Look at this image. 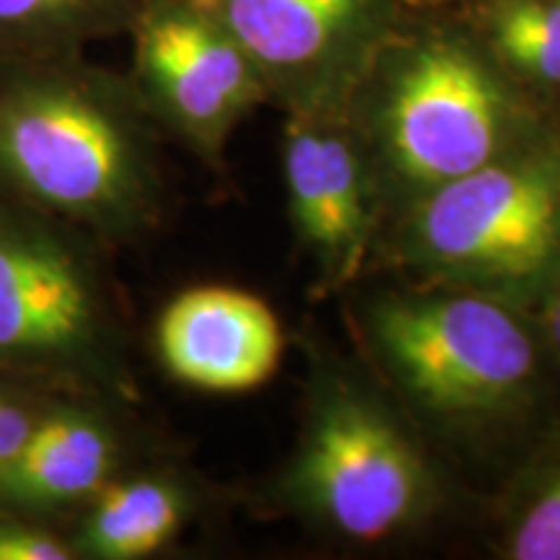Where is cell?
Wrapping results in <instances>:
<instances>
[{"label":"cell","instance_id":"obj_17","mask_svg":"<svg viewBox=\"0 0 560 560\" xmlns=\"http://www.w3.org/2000/svg\"><path fill=\"white\" fill-rule=\"evenodd\" d=\"M0 560H75L66 527L0 503Z\"/></svg>","mask_w":560,"mask_h":560},{"label":"cell","instance_id":"obj_2","mask_svg":"<svg viewBox=\"0 0 560 560\" xmlns=\"http://www.w3.org/2000/svg\"><path fill=\"white\" fill-rule=\"evenodd\" d=\"M348 107L366 115L389 170L420 195L509 156L524 117L516 81L467 21L423 3L374 55Z\"/></svg>","mask_w":560,"mask_h":560},{"label":"cell","instance_id":"obj_12","mask_svg":"<svg viewBox=\"0 0 560 560\" xmlns=\"http://www.w3.org/2000/svg\"><path fill=\"white\" fill-rule=\"evenodd\" d=\"M200 509L190 475L140 459L68 522L75 560H143L177 540Z\"/></svg>","mask_w":560,"mask_h":560},{"label":"cell","instance_id":"obj_10","mask_svg":"<svg viewBox=\"0 0 560 560\" xmlns=\"http://www.w3.org/2000/svg\"><path fill=\"white\" fill-rule=\"evenodd\" d=\"M346 115L348 107L291 112L283 145L293 223L335 280L361 268L371 236L369 177Z\"/></svg>","mask_w":560,"mask_h":560},{"label":"cell","instance_id":"obj_6","mask_svg":"<svg viewBox=\"0 0 560 560\" xmlns=\"http://www.w3.org/2000/svg\"><path fill=\"white\" fill-rule=\"evenodd\" d=\"M289 490L338 535L376 542L423 514L431 475L387 410L353 389H332L306 423Z\"/></svg>","mask_w":560,"mask_h":560},{"label":"cell","instance_id":"obj_7","mask_svg":"<svg viewBox=\"0 0 560 560\" xmlns=\"http://www.w3.org/2000/svg\"><path fill=\"white\" fill-rule=\"evenodd\" d=\"M255 62L268 94L296 109L348 107L418 0H192Z\"/></svg>","mask_w":560,"mask_h":560},{"label":"cell","instance_id":"obj_18","mask_svg":"<svg viewBox=\"0 0 560 560\" xmlns=\"http://www.w3.org/2000/svg\"><path fill=\"white\" fill-rule=\"evenodd\" d=\"M550 330H552V338H556L558 348H560V296L556 301V306H552V314H550Z\"/></svg>","mask_w":560,"mask_h":560},{"label":"cell","instance_id":"obj_11","mask_svg":"<svg viewBox=\"0 0 560 560\" xmlns=\"http://www.w3.org/2000/svg\"><path fill=\"white\" fill-rule=\"evenodd\" d=\"M161 366L200 392H247L278 369L283 335L262 299L231 285H195L164 306L153 330Z\"/></svg>","mask_w":560,"mask_h":560},{"label":"cell","instance_id":"obj_3","mask_svg":"<svg viewBox=\"0 0 560 560\" xmlns=\"http://www.w3.org/2000/svg\"><path fill=\"white\" fill-rule=\"evenodd\" d=\"M0 366L136 395L102 242L0 190Z\"/></svg>","mask_w":560,"mask_h":560},{"label":"cell","instance_id":"obj_13","mask_svg":"<svg viewBox=\"0 0 560 560\" xmlns=\"http://www.w3.org/2000/svg\"><path fill=\"white\" fill-rule=\"evenodd\" d=\"M503 73L560 89V0H457Z\"/></svg>","mask_w":560,"mask_h":560},{"label":"cell","instance_id":"obj_5","mask_svg":"<svg viewBox=\"0 0 560 560\" xmlns=\"http://www.w3.org/2000/svg\"><path fill=\"white\" fill-rule=\"evenodd\" d=\"M558 247V174L511 156L425 192L408 223L412 260L472 291L535 278Z\"/></svg>","mask_w":560,"mask_h":560},{"label":"cell","instance_id":"obj_8","mask_svg":"<svg viewBox=\"0 0 560 560\" xmlns=\"http://www.w3.org/2000/svg\"><path fill=\"white\" fill-rule=\"evenodd\" d=\"M128 34V79L145 115L210 164L236 125L270 100L255 62L192 0H145Z\"/></svg>","mask_w":560,"mask_h":560},{"label":"cell","instance_id":"obj_4","mask_svg":"<svg viewBox=\"0 0 560 560\" xmlns=\"http://www.w3.org/2000/svg\"><path fill=\"white\" fill-rule=\"evenodd\" d=\"M371 330L402 389L439 416L501 412L535 374L527 330L482 291L382 301Z\"/></svg>","mask_w":560,"mask_h":560},{"label":"cell","instance_id":"obj_1","mask_svg":"<svg viewBox=\"0 0 560 560\" xmlns=\"http://www.w3.org/2000/svg\"><path fill=\"white\" fill-rule=\"evenodd\" d=\"M156 130L128 73L83 52L0 58V190L102 244L156 226Z\"/></svg>","mask_w":560,"mask_h":560},{"label":"cell","instance_id":"obj_15","mask_svg":"<svg viewBox=\"0 0 560 560\" xmlns=\"http://www.w3.org/2000/svg\"><path fill=\"white\" fill-rule=\"evenodd\" d=\"M62 389V384L0 366V472L21 452Z\"/></svg>","mask_w":560,"mask_h":560},{"label":"cell","instance_id":"obj_9","mask_svg":"<svg viewBox=\"0 0 560 560\" xmlns=\"http://www.w3.org/2000/svg\"><path fill=\"white\" fill-rule=\"evenodd\" d=\"M128 397L66 387L0 472V503L68 527L112 480L143 459Z\"/></svg>","mask_w":560,"mask_h":560},{"label":"cell","instance_id":"obj_19","mask_svg":"<svg viewBox=\"0 0 560 560\" xmlns=\"http://www.w3.org/2000/svg\"><path fill=\"white\" fill-rule=\"evenodd\" d=\"M418 3H441V0H418Z\"/></svg>","mask_w":560,"mask_h":560},{"label":"cell","instance_id":"obj_14","mask_svg":"<svg viewBox=\"0 0 560 560\" xmlns=\"http://www.w3.org/2000/svg\"><path fill=\"white\" fill-rule=\"evenodd\" d=\"M145 0H0L3 55L83 52L89 42L128 34Z\"/></svg>","mask_w":560,"mask_h":560},{"label":"cell","instance_id":"obj_16","mask_svg":"<svg viewBox=\"0 0 560 560\" xmlns=\"http://www.w3.org/2000/svg\"><path fill=\"white\" fill-rule=\"evenodd\" d=\"M509 556L514 560H560V465L511 527Z\"/></svg>","mask_w":560,"mask_h":560}]
</instances>
